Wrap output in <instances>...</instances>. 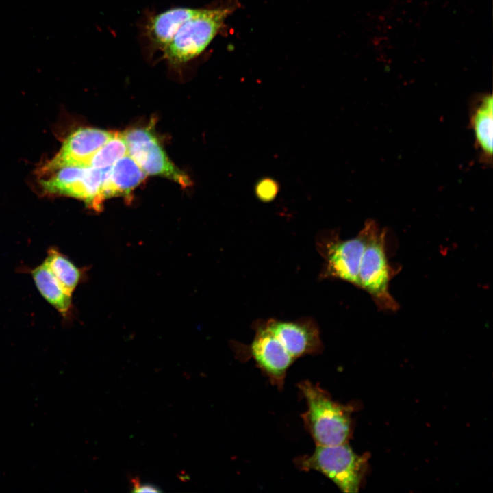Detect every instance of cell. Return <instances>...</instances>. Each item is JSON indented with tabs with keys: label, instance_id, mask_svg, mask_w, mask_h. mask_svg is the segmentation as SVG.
I'll return each mask as SVG.
<instances>
[{
	"label": "cell",
	"instance_id": "obj_10",
	"mask_svg": "<svg viewBox=\"0 0 493 493\" xmlns=\"http://www.w3.org/2000/svg\"><path fill=\"white\" fill-rule=\"evenodd\" d=\"M265 325L294 359L305 355L316 354L323 350L318 327L311 320H270Z\"/></svg>",
	"mask_w": 493,
	"mask_h": 493
},
{
	"label": "cell",
	"instance_id": "obj_17",
	"mask_svg": "<svg viewBox=\"0 0 493 493\" xmlns=\"http://www.w3.org/2000/svg\"><path fill=\"white\" fill-rule=\"evenodd\" d=\"M258 194L264 200H269L275 194V187L271 181H264L258 189Z\"/></svg>",
	"mask_w": 493,
	"mask_h": 493
},
{
	"label": "cell",
	"instance_id": "obj_13",
	"mask_svg": "<svg viewBox=\"0 0 493 493\" xmlns=\"http://www.w3.org/2000/svg\"><path fill=\"white\" fill-rule=\"evenodd\" d=\"M199 9L176 8L166 10L153 18L149 26L150 38L160 48L165 49L181 27Z\"/></svg>",
	"mask_w": 493,
	"mask_h": 493
},
{
	"label": "cell",
	"instance_id": "obj_7",
	"mask_svg": "<svg viewBox=\"0 0 493 493\" xmlns=\"http://www.w3.org/2000/svg\"><path fill=\"white\" fill-rule=\"evenodd\" d=\"M129 155L147 175L167 178L183 187L190 186L188 176L173 164L151 127H137L123 133Z\"/></svg>",
	"mask_w": 493,
	"mask_h": 493
},
{
	"label": "cell",
	"instance_id": "obj_15",
	"mask_svg": "<svg viewBox=\"0 0 493 493\" xmlns=\"http://www.w3.org/2000/svg\"><path fill=\"white\" fill-rule=\"evenodd\" d=\"M62 286L73 294L81 279V270L65 255L51 249L45 260Z\"/></svg>",
	"mask_w": 493,
	"mask_h": 493
},
{
	"label": "cell",
	"instance_id": "obj_1",
	"mask_svg": "<svg viewBox=\"0 0 493 493\" xmlns=\"http://www.w3.org/2000/svg\"><path fill=\"white\" fill-rule=\"evenodd\" d=\"M298 388L307 405L301 418L316 444L346 443L351 433L350 409L333 401L318 384L305 380L298 384Z\"/></svg>",
	"mask_w": 493,
	"mask_h": 493
},
{
	"label": "cell",
	"instance_id": "obj_8",
	"mask_svg": "<svg viewBox=\"0 0 493 493\" xmlns=\"http://www.w3.org/2000/svg\"><path fill=\"white\" fill-rule=\"evenodd\" d=\"M250 352L271 383L283 389L287 370L295 359L266 325L257 329Z\"/></svg>",
	"mask_w": 493,
	"mask_h": 493
},
{
	"label": "cell",
	"instance_id": "obj_6",
	"mask_svg": "<svg viewBox=\"0 0 493 493\" xmlns=\"http://www.w3.org/2000/svg\"><path fill=\"white\" fill-rule=\"evenodd\" d=\"M372 221L367 220L353 238L342 240L333 233L323 239L318 246L325 259L323 278L338 279L359 288V266Z\"/></svg>",
	"mask_w": 493,
	"mask_h": 493
},
{
	"label": "cell",
	"instance_id": "obj_2",
	"mask_svg": "<svg viewBox=\"0 0 493 493\" xmlns=\"http://www.w3.org/2000/svg\"><path fill=\"white\" fill-rule=\"evenodd\" d=\"M386 231L372 221L360 263L359 288L371 296L379 310L395 312L399 305L390 292V283L397 271L387 256Z\"/></svg>",
	"mask_w": 493,
	"mask_h": 493
},
{
	"label": "cell",
	"instance_id": "obj_12",
	"mask_svg": "<svg viewBox=\"0 0 493 493\" xmlns=\"http://www.w3.org/2000/svg\"><path fill=\"white\" fill-rule=\"evenodd\" d=\"M492 95L485 93L474 99L470 114V124L480 160L490 165L492 163Z\"/></svg>",
	"mask_w": 493,
	"mask_h": 493
},
{
	"label": "cell",
	"instance_id": "obj_5",
	"mask_svg": "<svg viewBox=\"0 0 493 493\" xmlns=\"http://www.w3.org/2000/svg\"><path fill=\"white\" fill-rule=\"evenodd\" d=\"M231 11V8L199 9L181 27L164 49L166 58L177 65L200 55L215 37Z\"/></svg>",
	"mask_w": 493,
	"mask_h": 493
},
{
	"label": "cell",
	"instance_id": "obj_9",
	"mask_svg": "<svg viewBox=\"0 0 493 493\" xmlns=\"http://www.w3.org/2000/svg\"><path fill=\"white\" fill-rule=\"evenodd\" d=\"M114 132L93 127H81L71 134L59 152L47 164L89 166L92 158Z\"/></svg>",
	"mask_w": 493,
	"mask_h": 493
},
{
	"label": "cell",
	"instance_id": "obj_16",
	"mask_svg": "<svg viewBox=\"0 0 493 493\" xmlns=\"http://www.w3.org/2000/svg\"><path fill=\"white\" fill-rule=\"evenodd\" d=\"M126 155H127V148L123 133L114 132L93 156L89 166L105 169L112 166Z\"/></svg>",
	"mask_w": 493,
	"mask_h": 493
},
{
	"label": "cell",
	"instance_id": "obj_11",
	"mask_svg": "<svg viewBox=\"0 0 493 493\" xmlns=\"http://www.w3.org/2000/svg\"><path fill=\"white\" fill-rule=\"evenodd\" d=\"M147 175L137 163L126 155L105 168L102 184L104 200L114 197H127L144 181Z\"/></svg>",
	"mask_w": 493,
	"mask_h": 493
},
{
	"label": "cell",
	"instance_id": "obj_14",
	"mask_svg": "<svg viewBox=\"0 0 493 493\" xmlns=\"http://www.w3.org/2000/svg\"><path fill=\"white\" fill-rule=\"evenodd\" d=\"M31 275L44 299L62 316H67L72 306V294L62 286L46 262L36 267Z\"/></svg>",
	"mask_w": 493,
	"mask_h": 493
},
{
	"label": "cell",
	"instance_id": "obj_4",
	"mask_svg": "<svg viewBox=\"0 0 493 493\" xmlns=\"http://www.w3.org/2000/svg\"><path fill=\"white\" fill-rule=\"evenodd\" d=\"M105 170L45 164L41 169L40 184L48 193L79 199L88 207L99 210L104 201L101 189Z\"/></svg>",
	"mask_w": 493,
	"mask_h": 493
},
{
	"label": "cell",
	"instance_id": "obj_18",
	"mask_svg": "<svg viewBox=\"0 0 493 493\" xmlns=\"http://www.w3.org/2000/svg\"><path fill=\"white\" fill-rule=\"evenodd\" d=\"M133 492H158L160 490L155 485L146 483L143 485L139 484L137 481H134Z\"/></svg>",
	"mask_w": 493,
	"mask_h": 493
},
{
	"label": "cell",
	"instance_id": "obj_3",
	"mask_svg": "<svg viewBox=\"0 0 493 493\" xmlns=\"http://www.w3.org/2000/svg\"><path fill=\"white\" fill-rule=\"evenodd\" d=\"M302 470L320 472L329 478L344 492L358 491L363 475V459L347 443L333 446L316 445L311 455L296 458Z\"/></svg>",
	"mask_w": 493,
	"mask_h": 493
}]
</instances>
